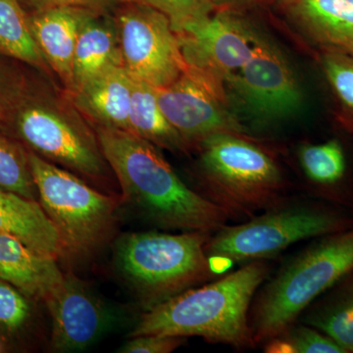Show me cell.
<instances>
[{"mask_svg":"<svg viewBox=\"0 0 353 353\" xmlns=\"http://www.w3.org/2000/svg\"><path fill=\"white\" fill-rule=\"evenodd\" d=\"M123 67L119 32L113 15L92 12L83 21L77 39L73 90L113 67Z\"/></svg>","mask_w":353,"mask_h":353,"instance_id":"19","label":"cell"},{"mask_svg":"<svg viewBox=\"0 0 353 353\" xmlns=\"http://www.w3.org/2000/svg\"><path fill=\"white\" fill-rule=\"evenodd\" d=\"M0 189L39 201L38 190L24 146L0 130Z\"/></svg>","mask_w":353,"mask_h":353,"instance_id":"24","label":"cell"},{"mask_svg":"<svg viewBox=\"0 0 353 353\" xmlns=\"http://www.w3.org/2000/svg\"><path fill=\"white\" fill-rule=\"evenodd\" d=\"M39 202L57 228L65 252L88 254L112 234L119 201L102 194L72 173L29 152Z\"/></svg>","mask_w":353,"mask_h":353,"instance_id":"8","label":"cell"},{"mask_svg":"<svg viewBox=\"0 0 353 353\" xmlns=\"http://www.w3.org/2000/svg\"><path fill=\"white\" fill-rule=\"evenodd\" d=\"M134 79L124 67H113L69 94L78 110L94 126L129 132Z\"/></svg>","mask_w":353,"mask_h":353,"instance_id":"16","label":"cell"},{"mask_svg":"<svg viewBox=\"0 0 353 353\" xmlns=\"http://www.w3.org/2000/svg\"><path fill=\"white\" fill-rule=\"evenodd\" d=\"M21 4L30 9L29 12L55 8V7H75L88 9L95 12H108L126 0H19Z\"/></svg>","mask_w":353,"mask_h":353,"instance_id":"31","label":"cell"},{"mask_svg":"<svg viewBox=\"0 0 353 353\" xmlns=\"http://www.w3.org/2000/svg\"><path fill=\"white\" fill-rule=\"evenodd\" d=\"M115 10L123 67L128 74L155 88L175 82L187 64L168 18L134 0H126Z\"/></svg>","mask_w":353,"mask_h":353,"instance_id":"9","label":"cell"},{"mask_svg":"<svg viewBox=\"0 0 353 353\" xmlns=\"http://www.w3.org/2000/svg\"><path fill=\"white\" fill-rule=\"evenodd\" d=\"M212 234H125L116 246V263L150 309L214 277L205 250Z\"/></svg>","mask_w":353,"mask_h":353,"instance_id":"7","label":"cell"},{"mask_svg":"<svg viewBox=\"0 0 353 353\" xmlns=\"http://www.w3.org/2000/svg\"><path fill=\"white\" fill-rule=\"evenodd\" d=\"M64 277L57 259L32 250L14 236L0 234V280L26 296L46 303Z\"/></svg>","mask_w":353,"mask_h":353,"instance_id":"17","label":"cell"},{"mask_svg":"<svg viewBox=\"0 0 353 353\" xmlns=\"http://www.w3.org/2000/svg\"><path fill=\"white\" fill-rule=\"evenodd\" d=\"M248 0H212L216 7H228L236 6V4L243 3Z\"/></svg>","mask_w":353,"mask_h":353,"instance_id":"32","label":"cell"},{"mask_svg":"<svg viewBox=\"0 0 353 353\" xmlns=\"http://www.w3.org/2000/svg\"><path fill=\"white\" fill-rule=\"evenodd\" d=\"M31 307L26 296L14 285L0 280V326L17 331L29 320Z\"/></svg>","mask_w":353,"mask_h":353,"instance_id":"29","label":"cell"},{"mask_svg":"<svg viewBox=\"0 0 353 353\" xmlns=\"http://www.w3.org/2000/svg\"><path fill=\"white\" fill-rule=\"evenodd\" d=\"M0 55L50 75V67L32 37L28 13L19 0H0Z\"/></svg>","mask_w":353,"mask_h":353,"instance_id":"23","label":"cell"},{"mask_svg":"<svg viewBox=\"0 0 353 353\" xmlns=\"http://www.w3.org/2000/svg\"><path fill=\"white\" fill-rule=\"evenodd\" d=\"M129 132L171 152H183L189 148L171 126L158 104L157 88L134 80Z\"/></svg>","mask_w":353,"mask_h":353,"instance_id":"22","label":"cell"},{"mask_svg":"<svg viewBox=\"0 0 353 353\" xmlns=\"http://www.w3.org/2000/svg\"><path fill=\"white\" fill-rule=\"evenodd\" d=\"M157 9L170 21L172 29L179 34L190 26L210 17L216 6L212 0H134Z\"/></svg>","mask_w":353,"mask_h":353,"instance_id":"26","label":"cell"},{"mask_svg":"<svg viewBox=\"0 0 353 353\" xmlns=\"http://www.w3.org/2000/svg\"><path fill=\"white\" fill-rule=\"evenodd\" d=\"M158 104L188 146L218 132H239L240 125L225 108L224 88L189 68L175 82L157 88Z\"/></svg>","mask_w":353,"mask_h":353,"instance_id":"11","label":"cell"},{"mask_svg":"<svg viewBox=\"0 0 353 353\" xmlns=\"http://www.w3.org/2000/svg\"><path fill=\"white\" fill-rule=\"evenodd\" d=\"M102 152L122 190V201L157 226L214 233L229 217L205 196L188 187L158 146L124 130L94 126Z\"/></svg>","mask_w":353,"mask_h":353,"instance_id":"1","label":"cell"},{"mask_svg":"<svg viewBox=\"0 0 353 353\" xmlns=\"http://www.w3.org/2000/svg\"><path fill=\"white\" fill-rule=\"evenodd\" d=\"M226 82L260 123L287 119L303 106V92L287 58L259 34L250 59Z\"/></svg>","mask_w":353,"mask_h":353,"instance_id":"10","label":"cell"},{"mask_svg":"<svg viewBox=\"0 0 353 353\" xmlns=\"http://www.w3.org/2000/svg\"><path fill=\"white\" fill-rule=\"evenodd\" d=\"M299 162L304 175L320 196L353 210V189L348 181L347 153L340 139L301 146Z\"/></svg>","mask_w":353,"mask_h":353,"instance_id":"20","label":"cell"},{"mask_svg":"<svg viewBox=\"0 0 353 353\" xmlns=\"http://www.w3.org/2000/svg\"><path fill=\"white\" fill-rule=\"evenodd\" d=\"M176 37L187 67L223 87L250 59L257 34L240 18L221 11Z\"/></svg>","mask_w":353,"mask_h":353,"instance_id":"12","label":"cell"},{"mask_svg":"<svg viewBox=\"0 0 353 353\" xmlns=\"http://www.w3.org/2000/svg\"><path fill=\"white\" fill-rule=\"evenodd\" d=\"M353 228V217L343 209L314 202L283 201L243 224L225 225L211 234L205 250L216 274L234 262L266 260L309 239L321 238Z\"/></svg>","mask_w":353,"mask_h":353,"instance_id":"6","label":"cell"},{"mask_svg":"<svg viewBox=\"0 0 353 353\" xmlns=\"http://www.w3.org/2000/svg\"><path fill=\"white\" fill-rule=\"evenodd\" d=\"M301 322L327 334L345 353H353V272L316 299Z\"/></svg>","mask_w":353,"mask_h":353,"instance_id":"21","label":"cell"},{"mask_svg":"<svg viewBox=\"0 0 353 353\" xmlns=\"http://www.w3.org/2000/svg\"><path fill=\"white\" fill-rule=\"evenodd\" d=\"M26 67L13 58L0 55V123L12 110L29 83L31 74Z\"/></svg>","mask_w":353,"mask_h":353,"instance_id":"27","label":"cell"},{"mask_svg":"<svg viewBox=\"0 0 353 353\" xmlns=\"http://www.w3.org/2000/svg\"><path fill=\"white\" fill-rule=\"evenodd\" d=\"M30 76L19 101L0 130L51 163L92 181L110 168L94 128L76 108L66 90L53 87L46 74Z\"/></svg>","mask_w":353,"mask_h":353,"instance_id":"3","label":"cell"},{"mask_svg":"<svg viewBox=\"0 0 353 353\" xmlns=\"http://www.w3.org/2000/svg\"><path fill=\"white\" fill-rule=\"evenodd\" d=\"M353 272V228L316 239L285 262L250 308L255 345L277 338L316 299Z\"/></svg>","mask_w":353,"mask_h":353,"instance_id":"4","label":"cell"},{"mask_svg":"<svg viewBox=\"0 0 353 353\" xmlns=\"http://www.w3.org/2000/svg\"><path fill=\"white\" fill-rule=\"evenodd\" d=\"M269 273L266 260H255L203 287L190 288L148 309L131 336H199L209 343L253 347L250 308Z\"/></svg>","mask_w":353,"mask_h":353,"instance_id":"2","label":"cell"},{"mask_svg":"<svg viewBox=\"0 0 353 353\" xmlns=\"http://www.w3.org/2000/svg\"><path fill=\"white\" fill-rule=\"evenodd\" d=\"M292 25L322 52L353 57V0H282Z\"/></svg>","mask_w":353,"mask_h":353,"instance_id":"14","label":"cell"},{"mask_svg":"<svg viewBox=\"0 0 353 353\" xmlns=\"http://www.w3.org/2000/svg\"><path fill=\"white\" fill-rule=\"evenodd\" d=\"M185 338L183 336L143 334L132 336L122 347L124 353H169L181 347Z\"/></svg>","mask_w":353,"mask_h":353,"instance_id":"30","label":"cell"},{"mask_svg":"<svg viewBox=\"0 0 353 353\" xmlns=\"http://www.w3.org/2000/svg\"><path fill=\"white\" fill-rule=\"evenodd\" d=\"M95 11L55 7L28 13L30 28L51 73L68 94L73 90L74 54L79 32L85 18Z\"/></svg>","mask_w":353,"mask_h":353,"instance_id":"15","label":"cell"},{"mask_svg":"<svg viewBox=\"0 0 353 353\" xmlns=\"http://www.w3.org/2000/svg\"><path fill=\"white\" fill-rule=\"evenodd\" d=\"M197 148L206 199L229 219L248 220L285 201L282 172L261 146L239 132H218Z\"/></svg>","mask_w":353,"mask_h":353,"instance_id":"5","label":"cell"},{"mask_svg":"<svg viewBox=\"0 0 353 353\" xmlns=\"http://www.w3.org/2000/svg\"><path fill=\"white\" fill-rule=\"evenodd\" d=\"M279 338L287 343L290 353H345L327 334L303 323H294Z\"/></svg>","mask_w":353,"mask_h":353,"instance_id":"28","label":"cell"},{"mask_svg":"<svg viewBox=\"0 0 353 353\" xmlns=\"http://www.w3.org/2000/svg\"><path fill=\"white\" fill-rule=\"evenodd\" d=\"M52 320L51 347L55 352L85 350L101 338L111 325L108 309L72 274L46 301Z\"/></svg>","mask_w":353,"mask_h":353,"instance_id":"13","label":"cell"},{"mask_svg":"<svg viewBox=\"0 0 353 353\" xmlns=\"http://www.w3.org/2000/svg\"><path fill=\"white\" fill-rule=\"evenodd\" d=\"M0 234H8L48 256L66 254L57 228L38 201L0 189Z\"/></svg>","mask_w":353,"mask_h":353,"instance_id":"18","label":"cell"},{"mask_svg":"<svg viewBox=\"0 0 353 353\" xmlns=\"http://www.w3.org/2000/svg\"><path fill=\"white\" fill-rule=\"evenodd\" d=\"M323 71L338 99L343 121L353 134V57L341 53L322 52Z\"/></svg>","mask_w":353,"mask_h":353,"instance_id":"25","label":"cell"}]
</instances>
